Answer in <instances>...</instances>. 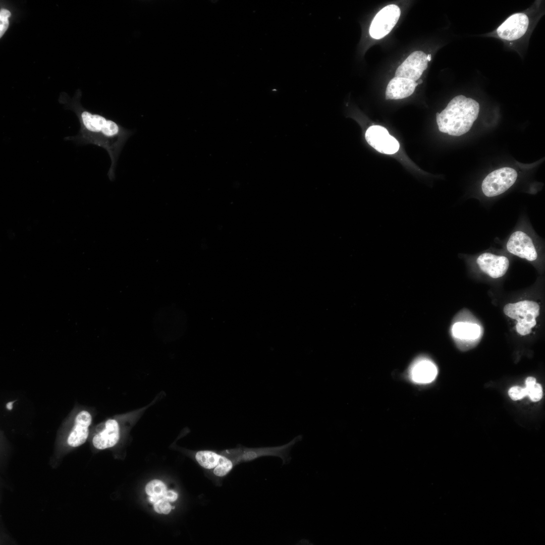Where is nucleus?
Instances as JSON below:
<instances>
[{"label":"nucleus","instance_id":"obj_1","mask_svg":"<svg viewBox=\"0 0 545 545\" xmlns=\"http://www.w3.org/2000/svg\"><path fill=\"white\" fill-rule=\"evenodd\" d=\"M79 120L80 126L78 133L66 137L67 140L81 145L93 144L104 149L111 160L107 175L113 180L120 152L133 132L116 122L87 111H83Z\"/></svg>","mask_w":545,"mask_h":545},{"label":"nucleus","instance_id":"obj_2","mask_svg":"<svg viewBox=\"0 0 545 545\" xmlns=\"http://www.w3.org/2000/svg\"><path fill=\"white\" fill-rule=\"evenodd\" d=\"M479 104L463 95L454 97L441 113L436 114L440 131L459 136L469 131L478 117Z\"/></svg>","mask_w":545,"mask_h":545},{"label":"nucleus","instance_id":"obj_3","mask_svg":"<svg viewBox=\"0 0 545 545\" xmlns=\"http://www.w3.org/2000/svg\"><path fill=\"white\" fill-rule=\"evenodd\" d=\"M302 438V435L300 434L288 443L279 446L247 448L239 446L233 449L221 451L220 453L232 460L235 465L264 456L279 457L282 460L283 464H286L291 459L290 453L292 447Z\"/></svg>","mask_w":545,"mask_h":545},{"label":"nucleus","instance_id":"obj_4","mask_svg":"<svg viewBox=\"0 0 545 545\" xmlns=\"http://www.w3.org/2000/svg\"><path fill=\"white\" fill-rule=\"evenodd\" d=\"M539 310L537 303L526 300L507 304L503 309L507 316L517 321L516 331L522 336L531 332L532 329L536 324V318L539 314Z\"/></svg>","mask_w":545,"mask_h":545},{"label":"nucleus","instance_id":"obj_5","mask_svg":"<svg viewBox=\"0 0 545 545\" xmlns=\"http://www.w3.org/2000/svg\"><path fill=\"white\" fill-rule=\"evenodd\" d=\"M517 173L513 168L504 167L488 174L482 181L481 189L488 197L498 196L508 190L516 182Z\"/></svg>","mask_w":545,"mask_h":545},{"label":"nucleus","instance_id":"obj_6","mask_svg":"<svg viewBox=\"0 0 545 545\" xmlns=\"http://www.w3.org/2000/svg\"><path fill=\"white\" fill-rule=\"evenodd\" d=\"M506 248L510 254L529 261H534L538 258V249L532 238L523 230H517L512 233Z\"/></svg>","mask_w":545,"mask_h":545},{"label":"nucleus","instance_id":"obj_7","mask_svg":"<svg viewBox=\"0 0 545 545\" xmlns=\"http://www.w3.org/2000/svg\"><path fill=\"white\" fill-rule=\"evenodd\" d=\"M401 14L400 8L389 5L380 10L372 20L369 29L370 36L379 39L388 34L397 24Z\"/></svg>","mask_w":545,"mask_h":545},{"label":"nucleus","instance_id":"obj_8","mask_svg":"<svg viewBox=\"0 0 545 545\" xmlns=\"http://www.w3.org/2000/svg\"><path fill=\"white\" fill-rule=\"evenodd\" d=\"M365 137L368 143L380 153L391 154L399 150L398 141L381 126L373 125L369 127Z\"/></svg>","mask_w":545,"mask_h":545},{"label":"nucleus","instance_id":"obj_9","mask_svg":"<svg viewBox=\"0 0 545 545\" xmlns=\"http://www.w3.org/2000/svg\"><path fill=\"white\" fill-rule=\"evenodd\" d=\"M529 23V18L525 14L515 13L508 18L499 26L497 33L498 35L504 40H517L525 34Z\"/></svg>","mask_w":545,"mask_h":545},{"label":"nucleus","instance_id":"obj_10","mask_svg":"<svg viewBox=\"0 0 545 545\" xmlns=\"http://www.w3.org/2000/svg\"><path fill=\"white\" fill-rule=\"evenodd\" d=\"M427 55L422 51L411 53L397 69L395 77L418 80L427 67Z\"/></svg>","mask_w":545,"mask_h":545},{"label":"nucleus","instance_id":"obj_11","mask_svg":"<svg viewBox=\"0 0 545 545\" xmlns=\"http://www.w3.org/2000/svg\"><path fill=\"white\" fill-rule=\"evenodd\" d=\"M407 373L409 379L413 383L424 385L431 383L435 378L438 369L430 359L419 356L410 364Z\"/></svg>","mask_w":545,"mask_h":545},{"label":"nucleus","instance_id":"obj_12","mask_svg":"<svg viewBox=\"0 0 545 545\" xmlns=\"http://www.w3.org/2000/svg\"><path fill=\"white\" fill-rule=\"evenodd\" d=\"M476 263L482 271L493 279L503 277L510 264L507 257L488 252L480 254L476 259Z\"/></svg>","mask_w":545,"mask_h":545},{"label":"nucleus","instance_id":"obj_13","mask_svg":"<svg viewBox=\"0 0 545 545\" xmlns=\"http://www.w3.org/2000/svg\"><path fill=\"white\" fill-rule=\"evenodd\" d=\"M92 422V416L86 410L79 412L75 419V424L67 440L70 446L77 447L83 444L89 434V426Z\"/></svg>","mask_w":545,"mask_h":545},{"label":"nucleus","instance_id":"obj_14","mask_svg":"<svg viewBox=\"0 0 545 545\" xmlns=\"http://www.w3.org/2000/svg\"><path fill=\"white\" fill-rule=\"evenodd\" d=\"M119 438V423L116 420L111 419L105 421L104 428L94 436L92 443L96 449L103 450L114 446Z\"/></svg>","mask_w":545,"mask_h":545},{"label":"nucleus","instance_id":"obj_15","mask_svg":"<svg viewBox=\"0 0 545 545\" xmlns=\"http://www.w3.org/2000/svg\"><path fill=\"white\" fill-rule=\"evenodd\" d=\"M416 81L395 77L388 84L386 91V99H399L411 95L417 85Z\"/></svg>","mask_w":545,"mask_h":545},{"label":"nucleus","instance_id":"obj_16","mask_svg":"<svg viewBox=\"0 0 545 545\" xmlns=\"http://www.w3.org/2000/svg\"><path fill=\"white\" fill-rule=\"evenodd\" d=\"M452 333L456 339L473 340L479 337L480 328L476 323L457 322L452 327Z\"/></svg>","mask_w":545,"mask_h":545},{"label":"nucleus","instance_id":"obj_17","mask_svg":"<svg viewBox=\"0 0 545 545\" xmlns=\"http://www.w3.org/2000/svg\"><path fill=\"white\" fill-rule=\"evenodd\" d=\"M223 454L213 450H200L196 452L195 458L198 464L208 470H213L219 463Z\"/></svg>","mask_w":545,"mask_h":545},{"label":"nucleus","instance_id":"obj_18","mask_svg":"<svg viewBox=\"0 0 545 545\" xmlns=\"http://www.w3.org/2000/svg\"><path fill=\"white\" fill-rule=\"evenodd\" d=\"M235 466L234 462L223 455L219 464L212 470V473L216 477L221 478L226 476Z\"/></svg>","mask_w":545,"mask_h":545},{"label":"nucleus","instance_id":"obj_19","mask_svg":"<svg viewBox=\"0 0 545 545\" xmlns=\"http://www.w3.org/2000/svg\"><path fill=\"white\" fill-rule=\"evenodd\" d=\"M167 490V486L165 483L157 479L151 480L145 486L146 493L149 497L161 496Z\"/></svg>","mask_w":545,"mask_h":545},{"label":"nucleus","instance_id":"obj_20","mask_svg":"<svg viewBox=\"0 0 545 545\" xmlns=\"http://www.w3.org/2000/svg\"><path fill=\"white\" fill-rule=\"evenodd\" d=\"M526 396H528L533 402L539 401L542 397V389L541 385L536 383L529 388H524Z\"/></svg>","mask_w":545,"mask_h":545},{"label":"nucleus","instance_id":"obj_21","mask_svg":"<svg viewBox=\"0 0 545 545\" xmlns=\"http://www.w3.org/2000/svg\"><path fill=\"white\" fill-rule=\"evenodd\" d=\"M153 506L154 510L159 514H168L173 509L169 502L162 498L156 501Z\"/></svg>","mask_w":545,"mask_h":545},{"label":"nucleus","instance_id":"obj_22","mask_svg":"<svg viewBox=\"0 0 545 545\" xmlns=\"http://www.w3.org/2000/svg\"><path fill=\"white\" fill-rule=\"evenodd\" d=\"M11 13L7 10L2 9L0 12V37H1L9 26L8 18Z\"/></svg>","mask_w":545,"mask_h":545},{"label":"nucleus","instance_id":"obj_23","mask_svg":"<svg viewBox=\"0 0 545 545\" xmlns=\"http://www.w3.org/2000/svg\"><path fill=\"white\" fill-rule=\"evenodd\" d=\"M508 394L513 400H520L526 396L525 388L519 386L511 388L508 391Z\"/></svg>","mask_w":545,"mask_h":545},{"label":"nucleus","instance_id":"obj_24","mask_svg":"<svg viewBox=\"0 0 545 545\" xmlns=\"http://www.w3.org/2000/svg\"><path fill=\"white\" fill-rule=\"evenodd\" d=\"M162 498L169 502H174L178 498V494L173 490H167L163 495Z\"/></svg>","mask_w":545,"mask_h":545},{"label":"nucleus","instance_id":"obj_25","mask_svg":"<svg viewBox=\"0 0 545 545\" xmlns=\"http://www.w3.org/2000/svg\"><path fill=\"white\" fill-rule=\"evenodd\" d=\"M536 384V379L532 376L528 377L525 380V387L529 388Z\"/></svg>","mask_w":545,"mask_h":545},{"label":"nucleus","instance_id":"obj_26","mask_svg":"<svg viewBox=\"0 0 545 545\" xmlns=\"http://www.w3.org/2000/svg\"><path fill=\"white\" fill-rule=\"evenodd\" d=\"M14 402V401L9 402L6 404V407L8 410H12L13 408V403Z\"/></svg>","mask_w":545,"mask_h":545},{"label":"nucleus","instance_id":"obj_27","mask_svg":"<svg viewBox=\"0 0 545 545\" xmlns=\"http://www.w3.org/2000/svg\"><path fill=\"white\" fill-rule=\"evenodd\" d=\"M427 60L428 61H430L431 60V54H428L427 55Z\"/></svg>","mask_w":545,"mask_h":545},{"label":"nucleus","instance_id":"obj_28","mask_svg":"<svg viewBox=\"0 0 545 545\" xmlns=\"http://www.w3.org/2000/svg\"><path fill=\"white\" fill-rule=\"evenodd\" d=\"M422 80L421 79H418V80H417V84H420L422 83Z\"/></svg>","mask_w":545,"mask_h":545}]
</instances>
